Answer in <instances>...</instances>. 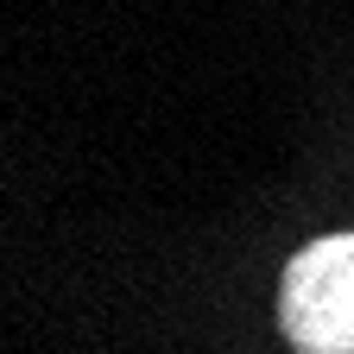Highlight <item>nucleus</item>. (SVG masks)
Segmentation results:
<instances>
[{
	"instance_id": "1",
	"label": "nucleus",
	"mask_w": 354,
	"mask_h": 354,
	"mask_svg": "<svg viewBox=\"0 0 354 354\" xmlns=\"http://www.w3.org/2000/svg\"><path fill=\"white\" fill-rule=\"evenodd\" d=\"M279 323L297 354H354V234L310 241L285 266Z\"/></svg>"
}]
</instances>
